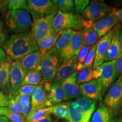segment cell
<instances>
[{"instance_id": "obj_1", "label": "cell", "mask_w": 122, "mask_h": 122, "mask_svg": "<svg viewBox=\"0 0 122 122\" xmlns=\"http://www.w3.org/2000/svg\"><path fill=\"white\" fill-rule=\"evenodd\" d=\"M3 48L11 61H19L27 55L39 50L31 31L11 35Z\"/></svg>"}, {"instance_id": "obj_2", "label": "cell", "mask_w": 122, "mask_h": 122, "mask_svg": "<svg viewBox=\"0 0 122 122\" xmlns=\"http://www.w3.org/2000/svg\"><path fill=\"white\" fill-rule=\"evenodd\" d=\"M93 23L79 14L65 13L58 10L53 18L51 26L56 32L66 30L80 31L84 28L92 27Z\"/></svg>"}, {"instance_id": "obj_3", "label": "cell", "mask_w": 122, "mask_h": 122, "mask_svg": "<svg viewBox=\"0 0 122 122\" xmlns=\"http://www.w3.org/2000/svg\"><path fill=\"white\" fill-rule=\"evenodd\" d=\"M96 102L85 97H79L70 102L68 122H90L95 111Z\"/></svg>"}, {"instance_id": "obj_4", "label": "cell", "mask_w": 122, "mask_h": 122, "mask_svg": "<svg viewBox=\"0 0 122 122\" xmlns=\"http://www.w3.org/2000/svg\"><path fill=\"white\" fill-rule=\"evenodd\" d=\"M4 17L7 30L14 34L27 32L32 29V22L27 10H10L5 14Z\"/></svg>"}, {"instance_id": "obj_5", "label": "cell", "mask_w": 122, "mask_h": 122, "mask_svg": "<svg viewBox=\"0 0 122 122\" xmlns=\"http://www.w3.org/2000/svg\"><path fill=\"white\" fill-rule=\"evenodd\" d=\"M62 62L60 56L54 54L51 51H49L44 54L40 66L42 75V83H52L56 77Z\"/></svg>"}, {"instance_id": "obj_6", "label": "cell", "mask_w": 122, "mask_h": 122, "mask_svg": "<svg viewBox=\"0 0 122 122\" xmlns=\"http://www.w3.org/2000/svg\"><path fill=\"white\" fill-rule=\"evenodd\" d=\"M27 10L33 19L48 16L58 11L57 1L50 0H28Z\"/></svg>"}, {"instance_id": "obj_7", "label": "cell", "mask_w": 122, "mask_h": 122, "mask_svg": "<svg viewBox=\"0 0 122 122\" xmlns=\"http://www.w3.org/2000/svg\"><path fill=\"white\" fill-rule=\"evenodd\" d=\"M115 8L110 7L104 2L93 1L81 13V15L87 20L96 22L110 14Z\"/></svg>"}, {"instance_id": "obj_8", "label": "cell", "mask_w": 122, "mask_h": 122, "mask_svg": "<svg viewBox=\"0 0 122 122\" xmlns=\"http://www.w3.org/2000/svg\"><path fill=\"white\" fill-rule=\"evenodd\" d=\"M105 105L110 110L117 113L122 107V76H119L107 91Z\"/></svg>"}, {"instance_id": "obj_9", "label": "cell", "mask_w": 122, "mask_h": 122, "mask_svg": "<svg viewBox=\"0 0 122 122\" xmlns=\"http://www.w3.org/2000/svg\"><path fill=\"white\" fill-rule=\"evenodd\" d=\"M116 63L117 60H114L110 62H103L102 65L100 66L101 72L97 81L101 87L102 96L106 94L111 85L118 78Z\"/></svg>"}, {"instance_id": "obj_10", "label": "cell", "mask_w": 122, "mask_h": 122, "mask_svg": "<svg viewBox=\"0 0 122 122\" xmlns=\"http://www.w3.org/2000/svg\"><path fill=\"white\" fill-rule=\"evenodd\" d=\"M57 13L55 12L46 17L33 19L31 32L37 44L53 30L51 24Z\"/></svg>"}, {"instance_id": "obj_11", "label": "cell", "mask_w": 122, "mask_h": 122, "mask_svg": "<svg viewBox=\"0 0 122 122\" xmlns=\"http://www.w3.org/2000/svg\"><path fill=\"white\" fill-rule=\"evenodd\" d=\"M48 92L49 89L44 83L35 86L31 96V111L53 106L48 99Z\"/></svg>"}, {"instance_id": "obj_12", "label": "cell", "mask_w": 122, "mask_h": 122, "mask_svg": "<svg viewBox=\"0 0 122 122\" xmlns=\"http://www.w3.org/2000/svg\"><path fill=\"white\" fill-rule=\"evenodd\" d=\"M27 74L24 69L20 61H12L10 66V84L11 96H13L17 90L22 86V84ZM11 96V97H12Z\"/></svg>"}, {"instance_id": "obj_13", "label": "cell", "mask_w": 122, "mask_h": 122, "mask_svg": "<svg viewBox=\"0 0 122 122\" xmlns=\"http://www.w3.org/2000/svg\"><path fill=\"white\" fill-rule=\"evenodd\" d=\"M115 32V28L110 30L99 40L97 43L96 50L95 58H94L93 68H96L102 65L105 62V56L111 43V40L113 37Z\"/></svg>"}, {"instance_id": "obj_14", "label": "cell", "mask_w": 122, "mask_h": 122, "mask_svg": "<svg viewBox=\"0 0 122 122\" xmlns=\"http://www.w3.org/2000/svg\"><path fill=\"white\" fill-rule=\"evenodd\" d=\"M83 46V39L80 31L74 30V35L68 46L63 50L60 55L61 61L77 57Z\"/></svg>"}, {"instance_id": "obj_15", "label": "cell", "mask_w": 122, "mask_h": 122, "mask_svg": "<svg viewBox=\"0 0 122 122\" xmlns=\"http://www.w3.org/2000/svg\"><path fill=\"white\" fill-rule=\"evenodd\" d=\"M80 94L83 97L89 98L94 101H102V94L101 85L97 80H94L79 85Z\"/></svg>"}, {"instance_id": "obj_16", "label": "cell", "mask_w": 122, "mask_h": 122, "mask_svg": "<svg viewBox=\"0 0 122 122\" xmlns=\"http://www.w3.org/2000/svg\"><path fill=\"white\" fill-rule=\"evenodd\" d=\"M76 66L77 57L63 60L59 66L57 75L53 81L61 84L64 81L76 72Z\"/></svg>"}, {"instance_id": "obj_17", "label": "cell", "mask_w": 122, "mask_h": 122, "mask_svg": "<svg viewBox=\"0 0 122 122\" xmlns=\"http://www.w3.org/2000/svg\"><path fill=\"white\" fill-rule=\"evenodd\" d=\"M113 11L108 16L93 23L92 28L98 35L99 38L107 34L115 28L116 25L120 23L114 15Z\"/></svg>"}, {"instance_id": "obj_18", "label": "cell", "mask_w": 122, "mask_h": 122, "mask_svg": "<svg viewBox=\"0 0 122 122\" xmlns=\"http://www.w3.org/2000/svg\"><path fill=\"white\" fill-rule=\"evenodd\" d=\"M120 27L121 24L119 23L115 27V32L105 56L104 62L117 60L122 54L120 40Z\"/></svg>"}, {"instance_id": "obj_19", "label": "cell", "mask_w": 122, "mask_h": 122, "mask_svg": "<svg viewBox=\"0 0 122 122\" xmlns=\"http://www.w3.org/2000/svg\"><path fill=\"white\" fill-rule=\"evenodd\" d=\"M77 74L78 72L76 71L61 84L68 100L77 99L80 97V88L79 85L77 83Z\"/></svg>"}, {"instance_id": "obj_20", "label": "cell", "mask_w": 122, "mask_h": 122, "mask_svg": "<svg viewBox=\"0 0 122 122\" xmlns=\"http://www.w3.org/2000/svg\"><path fill=\"white\" fill-rule=\"evenodd\" d=\"M11 60L0 66V91L2 92L9 99L11 97L10 72Z\"/></svg>"}, {"instance_id": "obj_21", "label": "cell", "mask_w": 122, "mask_h": 122, "mask_svg": "<svg viewBox=\"0 0 122 122\" xmlns=\"http://www.w3.org/2000/svg\"><path fill=\"white\" fill-rule=\"evenodd\" d=\"M44 56L43 53L37 50L27 55L19 61H20L24 69L28 72L39 67L41 63Z\"/></svg>"}, {"instance_id": "obj_22", "label": "cell", "mask_w": 122, "mask_h": 122, "mask_svg": "<svg viewBox=\"0 0 122 122\" xmlns=\"http://www.w3.org/2000/svg\"><path fill=\"white\" fill-rule=\"evenodd\" d=\"M48 97L53 106L68 100L61 84L54 81L51 84L50 89L48 92Z\"/></svg>"}, {"instance_id": "obj_23", "label": "cell", "mask_w": 122, "mask_h": 122, "mask_svg": "<svg viewBox=\"0 0 122 122\" xmlns=\"http://www.w3.org/2000/svg\"><path fill=\"white\" fill-rule=\"evenodd\" d=\"M73 35H74V30H64L59 36L54 48L50 51L60 56L61 53L70 44Z\"/></svg>"}, {"instance_id": "obj_24", "label": "cell", "mask_w": 122, "mask_h": 122, "mask_svg": "<svg viewBox=\"0 0 122 122\" xmlns=\"http://www.w3.org/2000/svg\"><path fill=\"white\" fill-rule=\"evenodd\" d=\"M62 32H56L54 30L38 43L39 51L45 54L54 48Z\"/></svg>"}, {"instance_id": "obj_25", "label": "cell", "mask_w": 122, "mask_h": 122, "mask_svg": "<svg viewBox=\"0 0 122 122\" xmlns=\"http://www.w3.org/2000/svg\"><path fill=\"white\" fill-rule=\"evenodd\" d=\"M90 122H111L110 110L106 105L101 103L93 112Z\"/></svg>"}, {"instance_id": "obj_26", "label": "cell", "mask_w": 122, "mask_h": 122, "mask_svg": "<svg viewBox=\"0 0 122 122\" xmlns=\"http://www.w3.org/2000/svg\"><path fill=\"white\" fill-rule=\"evenodd\" d=\"M42 83V75L41 72L40 67L36 70L29 71L24 78L22 84V86L24 85H30L37 86Z\"/></svg>"}, {"instance_id": "obj_27", "label": "cell", "mask_w": 122, "mask_h": 122, "mask_svg": "<svg viewBox=\"0 0 122 122\" xmlns=\"http://www.w3.org/2000/svg\"><path fill=\"white\" fill-rule=\"evenodd\" d=\"M70 102H65L51 106V114L58 119L68 120L69 117Z\"/></svg>"}, {"instance_id": "obj_28", "label": "cell", "mask_w": 122, "mask_h": 122, "mask_svg": "<svg viewBox=\"0 0 122 122\" xmlns=\"http://www.w3.org/2000/svg\"><path fill=\"white\" fill-rule=\"evenodd\" d=\"M80 32L83 39V45L93 46L98 41V35L92 27L83 28Z\"/></svg>"}, {"instance_id": "obj_29", "label": "cell", "mask_w": 122, "mask_h": 122, "mask_svg": "<svg viewBox=\"0 0 122 122\" xmlns=\"http://www.w3.org/2000/svg\"><path fill=\"white\" fill-rule=\"evenodd\" d=\"M9 100V106L7 107L9 108L10 110L12 112H15V113L20 114V115H23L25 118L28 116L29 114L32 111V105L27 107H23L19 103L15 100L14 97H10Z\"/></svg>"}, {"instance_id": "obj_30", "label": "cell", "mask_w": 122, "mask_h": 122, "mask_svg": "<svg viewBox=\"0 0 122 122\" xmlns=\"http://www.w3.org/2000/svg\"><path fill=\"white\" fill-rule=\"evenodd\" d=\"M93 67L84 68L78 72L77 76V83L79 85L94 80V75Z\"/></svg>"}, {"instance_id": "obj_31", "label": "cell", "mask_w": 122, "mask_h": 122, "mask_svg": "<svg viewBox=\"0 0 122 122\" xmlns=\"http://www.w3.org/2000/svg\"><path fill=\"white\" fill-rule=\"evenodd\" d=\"M98 41L96 42L94 45L92 46L91 49H90L89 53H88L87 56H86V58H85L83 63L81 65H80V66L76 67V71H77V72H79V71H80L81 70L84 69V68H89L93 67L94 58H95L96 50Z\"/></svg>"}, {"instance_id": "obj_32", "label": "cell", "mask_w": 122, "mask_h": 122, "mask_svg": "<svg viewBox=\"0 0 122 122\" xmlns=\"http://www.w3.org/2000/svg\"><path fill=\"white\" fill-rule=\"evenodd\" d=\"M51 106L31 111L26 118L27 122H37L46 114H51Z\"/></svg>"}, {"instance_id": "obj_33", "label": "cell", "mask_w": 122, "mask_h": 122, "mask_svg": "<svg viewBox=\"0 0 122 122\" xmlns=\"http://www.w3.org/2000/svg\"><path fill=\"white\" fill-rule=\"evenodd\" d=\"M57 7L59 11L65 13H75L74 1L72 0H58L57 1Z\"/></svg>"}, {"instance_id": "obj_34", "label": "cell", "mask_w": 122, "mask_h": 122, "mask_svg": "<svg viewBox=\"0 0 122 122\" xmlns=\"http://www.w3.org/2000/svg\"><path fill=\"white\" fill-rule=\"evenodd\" d=\"M16 10H27V2L25 0H9L7 11Z\"/></svg>"}, {"instance_id": "obj_35", "label": "cell", "mask_w": 122, "mask_h": 122, "mask_svg": "<svg viewBox=\"0 0 122 122\" xmlns=\"http://www.w3.org/2000/svg\"><path fill=\"white\" fill-rule=\"evenodd\" d=\"M9 38L8 30L2 18H0V47H4Z\"/></svg>"}, {"instance_id": "obj_36", "label": "cell", "mask_w": 122, "mask_h": 122, "mask_svg": "<svg viewBox=\"0 0 122 122\" xmlns=\"http://www.w3.org/2000/svg\"><path fill=\"white\" fill-rule=\"evenodd\" d=\"M36 86L30 85H24L21 86L13 96L17 95H25L31 97Z\"/></svg>"}, {"instance_id": "obj_37", "label": "cell", "mask_w": 122, "mask_h": 122, "mask_svg": "<svg viewBox=\"0 0 122 122\" xmlns=\"http://www.w3.org/2000/svg\"><path fill=\"white\" fill-rule=\"evenodd\" d=\"M92 46L89 45H83L81 49L80 50L78 56L77 57V67L80 66L84 62L86 56L89 53L90 49H91Z\"/></svg>"}, {"instance_id": "obj_38", "label": "cell", "mask_w": 122, "mask_h": 122, "mask_svg": "<svg viewBox=\"0 0 122 122\" xmlns=\"http://www.w3.org/2000/svg\"><path fill=\"white\" fill-rule=\"evenodd\" d=\"M14 98L23 107H27L31 105V98L25 95H17L13 96Z\"/></svg>"}, {"instance_id": "obj_39", "label": "cell", "mask_w": 122, "mask_h": 122, "mask_svg": "<svg viewBox=\"0 0 122 122\" xmlns=\"http://www.w3.org/2000/svg\"><path fill=\"white\" fill-rule=\"evenodd\" d=\"M6 117L11 122H27L26 118L20 114L15 113L9 110Z\"/></svg>"}, {"instance_id": "obj_40", "label": "cell", "mask_w": 122, "mask_h": 122, "mask_svg": "<svg viewBox=\"0 0 122 122\" xmlns=\"http://www.w3.org/2000/svg\"><path fill=\"white\" fill-rule=\"evenodd\" d=\"M89 0H75L74 1L75 10L78 13H81L89 4Z\"/></svg>"}, {"instance_id": "obj_41", "label": "cell", "mask_w": 122, "mask_h": 122, "mask_svg": "<svg viewBox=\"0 0 122 122\" xmlns=\"http://www.w3.org/2000/svg\"><path fill=\"white\" fill-rule=\"evenodd\" d=\"M9 100L2 92L0 91V107H7L9 106Z\"/></svg>"}, {"instance_id": "obj_42", "label": "cell", "mask_w": 122, "mask_h": 122, "mask_svg": "<svg viewBox=\"0 0 122 122\" xmlns=\"http://www.w3.org/2000/svg\"><path fill=\"white\" fill-rule=\"evenodd\" d=\"M10 60L5 50L0 47V66Z\"/></svg>"}, {"instance_id": "obj_43", "label": "cell", "mask_w": 122, "mask_h": 122, "mask_svg": "<svg viewBox=\"0 0 122 122\" xmlns=\"http://www.w3.org/2000/svg\"><path fill=\"white\" fill-rule=\"evenodd\" d=\"M116 69L118 76H122V54L117 60L116 63Z\"/></svg>"}, {"instance_id": "obj_44", "label": "cell", "mask_w": 122, "mask_h": 122, "mask_svg": "<svg viewBox=\"0 0 122 122\" xmlns=\"http://www.w3.org/2000/svg\"><path fill=\"white\" fill-rule=\"evenodd\" d=\"M9 0H0V14H4L7 10Z\"/></svg>"}, {"instance_id": "obj_45", "label": "cell", "mask_w": 122, "mask_h": 122, "mask_svg": "<svg viewBox=\"0 0 122 122\" xmlns=\"http://www.w3.org/2000/svg\"><path fill=\"white\" fill-rule=\"evenodd\" d=\"M114 14L117 18L119 23H122V8L115 9L113 11Z\"/></svg>"}, {"instance_id": "obj_46", "label": "cell", "mask_w": 122, "mask_h": 122, "mask_svg": "<svg viewBox=\"0 0 122 122\" xmlns=\"http://www.w3.org/2000/svg\"><path fill=\"white\" fill-rule=\"evenodd\" d=\"M53 119L51 117V114H48L44 116L41 119H40L37 122H53Z\"/></svg>"}, {"instance_id": "obj_47", "label": "cell", "mask_w": 122, "mask_h": 122, "mask_svg": "<svg viewBox=\"0 0 122 122\" xmlns=\"http://www.w3.org/2000/svg\"><path fill=\"white\" fill-rule=\"evenodd\" d=\"M9 110H10L8 107H0V116H6V117Z\"/></svg>"}, {"instance_id": "obj_48", "label": "cell", "mask_w": 122, "mask_h": 122, "mask_svg": "<svg viewBox=\"0 0 122 122\" xmlns=\"http://www.w3.org/2000/svg\"><path fill=\"white\" fill-rule=\"evenodd\" d=\"M0 122H10V120L6 116H0Z\"/></svg>"}, {"instance_id": "obj_49", "label": "cell", "mask_w": 122, "mask_h": 122, "mask_svg": "<svg viewBox=\"0 0 122 122\" xmlns=\"http://www.w3.org/2000/svg\"><path fill=\"white\" fill-rule=\"evenodd\" d=\"M120 46H121V50L122 51V25L120 27Z\"/></svg>"}, {"instance_id": "obj_50", "label": "cell", "mask_w": 122, "mask_h": 122, "mask_svg": "<svg viewBox=\"0 0 122 122\" xmlns=\"http://www.w3.org/2000/svg\"><path fill=\"white\" fill-rule=\"evenodd\" d=\"M53 122H61V121H59V120H53Z\"/></svg>"}, {"instance_id": "obj_51", "label": "cell", "mask_w": 122, "mask_h": 122, "mask_svg": "<svg viewBox=\"0 0 122 122\" xmlns=\"http://www.w3.org/2000/svg\"></svg>"}, {"instance_id": "obj_52", "label": "cell", "mask_w": 122, "mask_h": 122, "mask_svg": "<svg viewBox=\"0 0 122 122\" xmlns=\"http://www.w3.org/2000/svg\"></svg>"}]
</instances>
